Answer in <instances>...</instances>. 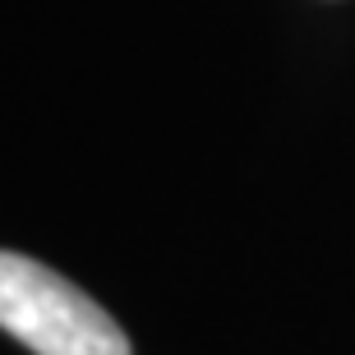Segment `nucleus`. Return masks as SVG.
<instances>
[{
    "label": "nucleus",
    "instance_id": "f257e3e1",
    "mask_svg": "<svg viewBox=\"0 0 355 355\" xmlns=\"http://www.w3.org/2000/svg\"><path fill=\"white\" fill-rule=\"evenodd\" d=\"M0 328L37 355H130V337L74 282L0 250Z\"/></svg>",
    "mask_w": 355,
    "mask_h": 355
}]
</instances>
